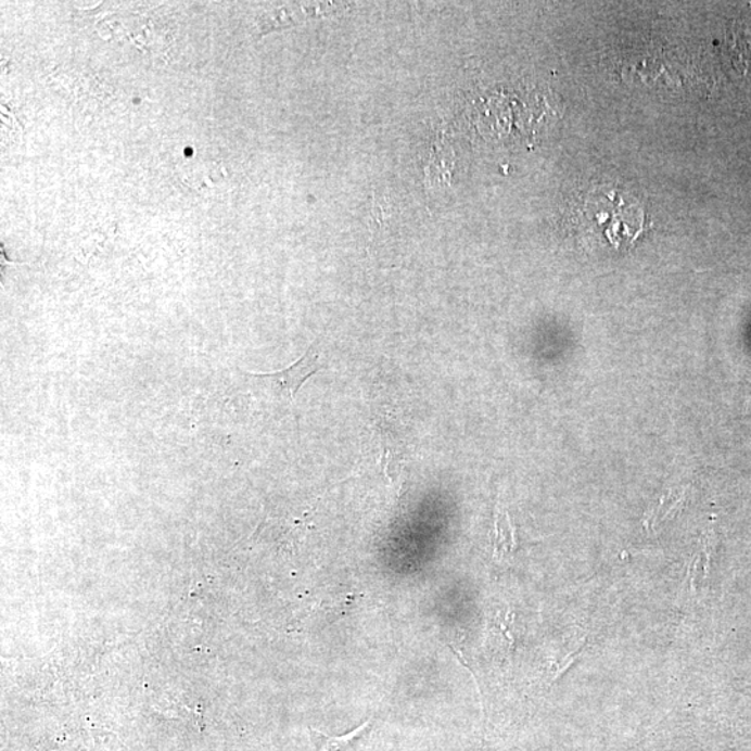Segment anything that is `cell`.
<instances>
[{"mask_svg": "<svg viewBox=\"0 0 751 751\" xmlns=\"http://www.w3.org/2000/svg\"><path fill=\"white\" fill-rule=\"evenodd\" d=\"M322 349H320L319 341H315L306 351L304 357H301L293 367L279 370L271 373H249L252 378L270 380L278 387L281 395L294 403L296 393L303 387V384L322 369Z\"/></svg>", "mask_w": 751, "mask_h": 751, "instance_id": "obj_1", "label": "cell"}, {"mask_svg": "<svg viewBox=\"0 0 751 751\" xmlns=\"http://www.w3.org/2000/svg\"><path fill=\"white\" fill-rule=\"evenodd\" d=\"M370 726H372V720H368L367 723L358 726L353 733L344 736H326L310 729L313 751H349L355 743H358L360 739H364V736L368 735Z\"/></svg>", "mask_w": 751, "mask_h": 751, "instance_id": "obj_2", "label": "cell"}, {"mask_svg": "<svg viewBox=\"0 0 751 751\" xmlns=\"http://www.w3.org/2000/svg\"><path fill=\"white\" fill-rule=\"evenodd\" d=\"M583 646H585V644H583L580 647V649H577L576 651H573V653L571 654L570 659H568V661L565 660V662H563V665L561 666L560 670L557 671V674L555 675V678H552V680H557L558 678H560V676L565 674V672L568 670H570V666L573 664V662L576 661V655L581 654V651L583 650Z\"/></svg>", "mask_w": 751, "mask_h": 751, "instance_id": "obj_3", "label": "cell"}]
</instances>
